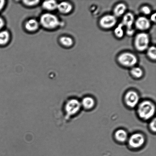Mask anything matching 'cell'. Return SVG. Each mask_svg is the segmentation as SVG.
<instances>
[{
	"label": "cell",
	"mask_w": 156,
	"mask_h": 156,
	"mask_svg": "<svg viewBox=\"0 0 156 156\" xmlns=\"http://www.w3.org/2000/svg\"><path fill=\"white\" fill-rule=\"evenodd\" d=\"M128 144L133 149H138L144 144L145 137L143 134L135 133L128 137Z\"/></svg>",
	"instance_id": "5b68a950"
},
{
	"label": "cell",
	"mask_w": 156,
	"mask_h": 156,
	"mask_svg": "<svg viewBox=\"0 0 156 156\" xmlns=\"http://www.w3.org/2000/svg\"><path fill=\"white\" fill-rule=\"evenodd\" d=\"M136 27L138 30H148L151 27V22L149 20L145 17H140L135 23Z\"/></svg>",
	"instance_id": "9c48e42d"
},
{
	"label": "cell",
	"mask_w": 156,
	"mask_h": 156,
	"mask_svg": "<svg viewBox=\"0 0 156 156\" xmlns=\"http://www.w3.org/2000/svg\"><path fill=\"white\" fill-rule=\"evenodd\" d=\"M5 22L2 18L0 17V30H1L4 27Z\"/></svg>",
	"instance_id": "d4e9b609"
},
{
	"label": "cell",
	"mask_w": 156,
	"mask_h": 156,
	"mask_svg": "<svg viewBox=\"0 0 156 156\" xmlns=\"http://www.w3.org/2000/svg\"><path fill=\"white\" fill-rule=\"evenodd\" d=\"M156 15L155 13H154L153 14L151 15V20L152 22H156Z\"/></svg>",
	"instance_id": "83f0119b"
},
{
	"label": "cell",
	"mask_w": 156,
	"mask_h": 156,
	"mask_svg": "<svg viewBox=\"0 0 156 156\" xmlns=\"http://www.w3.org/2000/svg\"><path fill=\"white\" fill-rule=\"evenodd\" d=\"M126 33L128 36H132L134 33V30L133 29H131V30H126Z\"/></svg>",
	"instance_id": "4316f807"
},
{
	"label": "cell",
	"mask_w": 156,
	"mask_h": 156,
	"mask_svg": "<svg viewBox=\"0 0 156 156\" xmlns=\"http://www.w3.org/2000/svg\"><path fill=\"white\" fill-rule=\"evenodd\" d=\"M149 37L146 33L138 34L134 39V46L140 51H143L147 50L149 48Z\"/></svg>",
	"instance_id": "277c9868"
},
{
	"label": "cell",
	"mask_w": 156,
	"mask_h": 156,
	"mask_svg": "<svg viewBox=\"0 0 156 156\" xmlns=\"http://www.w3.org/2000/svg\"><path fill=\"white\" fill-rule=\"evenodd\" d=\"M141 11L145 15H149L151 13V10L150 8L148 6H144L141 8Z\"/></svg>",
	"instance_id": "603a6c76"
},
{
	"label": "cell",
	"mask_w": 156,
	"mask_h": 156,
	"mask_svg": "<svg viewBox=\"0 0 156 156\" xmlns=\"http://www.w3.org/2000/svg\"><path fill=\"white\" fill-rule=\"evenodd\" d=\"M126 10V6L123 3H120L117 4L114 8V13L115 17L122 16L125 13Z\"/></svg>",
	"instance_id": "e0dca14e"
},
{
	"label": "cell",
	"mask_w": 156,
	"mask_h": 156,
	"mask_svg": "<svg viewBox=\"0 0 156 156\" xmlns=\"http://www.w3.org/2000/svg\"><path fill=\"white\" fill-rule=\"evenodd\" d=\"M81 106L86 110H90L94 108L95 102L93 98L87 96L84 98L81 102Z\"/></svg>",
	"instance_id": "5bb4252c"
},
{
	"label": "cell",
	"mask_w": 156,
	"mask_h": 156,
	"mask_svg": "<svg viewBox=\"0 0 156 156\" xmlns=\"http://www.w3.org/2000/svg\"><path fill=\"white\" fill-rule=\"evenodd\" d=\"M118 61L121 65L128 68H133L138 62L136 56L130 52L122 53L118 58Z\"/></svg>",
	"instance_id": "3957f363"
},
{
	"label": "cell",
	"mask_w": 156,
	"mask_h": 156,
	"mask_svg": "<svg viewBox=\"0 0 156 156\" xmlns=\"http://www.w3.org/2000/svg\"><path fill=\"white\" fill-rule=\"evenodd\" d=\"M73 9V6L71 3L66 1L58 3L57 10L60 13L67 14L70 13Z\"/></svg>",
	"instance_id": "7c38bea8"
},
{
	"label": "cell",
	"mask_w": 156,
	"mask_h": 156,
	"mask_svg": "<svg viewBox=\"0 0 156 156\" xmlns=\"http://www.w3.org/2000/svg\"><path fill=\"white\" fill-rule=\"evenodd\" d=\"M124 101L125 104L128 107L134 108L138 105L140 101V96L136 92L130 90L125 94Z\"/></svg>",
	"instance_id": "8992f818"
},
{
	"label": "cell",
	"mask_w": 156,
	"mask_h": 156,
	"mask_svg": "<svg viewBox=\"0 0 156 156\" xmlns=\"http://www.w3.org/2000/svg\"><path fill=\"white\" fill-rule=\"evenodd\" d=\"M131 74L134 77L139 79L143 76L144 73L141 68L139 67H134L131 70Z\"/></svg>",
	"instance_id": "d6986e66"
},
{
	"label": "cell",
	"mask_w": 156,
	"mask_h": 156,
	"mask_svg": "<svg viewBox=\"0 0 156 156\" xmlns=\"http://www.w3.org/2000/svg\"><path fill=\"white\" fill-rule=\"evenodd\" d=\"M117 23V18L114 15H105L101 18L99 25L102 28L109 29L112 28Z\"/></svg>",
	"instance_id": "ba28073f"
},
{
	"label": "cell",
	"mask_w": 156,
	"mask_h": 156,
	"mask_svg": "<svg viewBox=\"0 0 156 156\" xmlns=\"http://www.w3.org/2000/svg\"><path fill=\"white\" fill-rule=\"evenodd\" d=\"M10 40V33L7 30H2L0 31V45H7Z\"/></svg>",
	"instance_id": "2e32d148"
},
{
	"label": "cell",
	"mask_w": 156,
	"mask_h": 156,
	"mask_svg": "<svg viewBox=\"0 0 156 156\" xmlns=\"http://www.w3.org/2000/svg\"><path fill=\"white\" fill-rule=\"evenodd\" d=\"M124 27L123 24L121 23L115 29L114 33L115 35L117 37L121 38L123 37L124 35V30H123Z\"/></svg>",
	"instance_id": "ffe728a7"
},
{
	"label": "cell",
	"mask_w": 156,
	"mask_h": 156,
	"mask_svg": "<svg viewBox=\"0 0 156 156\" xmlns=\"http://www.w3.org/2000/svg\"><path fill=\"white\" fill-rule=\"evenodd\" d=\"M114 137L117 141L123 143L128 140V134L126 131L123 129H119L115 133Z\"/></svg>",
	"instance_id": "4fadbf2b"
},
{
	"label": "cell",
	"mask_w": 156,
	"mask_h": 156,
	"mask_svg": "<svg viewBox=\"0 0 156 156\" xmlns=\"http://www.w3.org/2000/svg\"><path fill=\"white\" fill-rule=\"evenodd\" d=\"M40 26L39 21L34 18H31L26 21L24 28L27 31L33 33L39 30Z\"/></svg>",
	"instance_id": "30bf717a"
},
{
	"label": "cell",
	"mask_w": 156,
	"mask_h": 156,
	"mask_svg": "<svg viewBox=\"0 0 156 156\" xmlns=\"http://www.w3.org/2000/svg\"><path fill=\"white\" fill-rule=\"evenodd\" d=\"M135 22L134 15L131 13H127L124 16L122 23L124 27H126V30L133 28V25Z\"/></svg>",
	"instance_id": "8fae6325"
},
{
	"label": "cell",
	"mask_w": 156,
	"mask_h": 156,
	"mask_svg": "<svg viewBox=\"0 0 156 156\" xmlns=\"http://www.w3.org/2000/svg\"><path fill=\"white\" fill-rule=\"evenodd\" d=\"M149 128H150L151 131L154 132H155L156 131V119L154 118L153 120L151 121L149 124Z\"/></svg>",
	"instance_id": "cb8c5ba5"
},
{
	"label": "cell",
	"mask_w": 156,
	"mask_h": 156,
	"mask_svg": "<svg viewBox=\"0 0 156 156\" xmlns=\"http://www.w3.org/2000/svg\"><path fill=\"white\" fill-rule=\"evenodd\" d=\"M59 41L61 45L65 47H71L74 44V41L73 39L69 36L61 37L59 38Z\"/></svg>",
	"instance_id": "ac0fdd59"
},
{
	"label": "cell",
	"mask_w": 156,
	"mask_h": 156,
	"mask_svg": "<svg viewBox=\"0 0 156 156\" xmlns=\"http://www.w3.org/2000/svg\"><path fill=\"white\" fill-rule=\"evenodd\" d=\"M147 54L150 58L155 60L156 58V48L155 46H151L147 49Z\"/></svg>",
	"instance_id": "44dd1931"
},
{
	"label": "cell",
	"mask_w": 156,
	"mask_h": 156,
	"mask_svg": "<svg viewBox=\"0 0 156 156\" xmlns=\"http://www.w3.org/2000/svg\"><path fill=\"white\" fill-rule=\"evenodd\" d=\"M81 102L77 99L69 100L66 105V112L68 116H73L77 114L81 108Z\"/></svg>",
	"instance_id": "52a82bcc"
},
{
	"label": "cell",
	"mask_w": 156,
	"mask_h": 156,
	"mask_svg": "<svg viewBox=\"0 0 156 156\" xmlns=\"http://www.w3.org/2000/svg\"><path fill=\"white\" fill-rule=\"evenodd\" d=\"M39 1L36 0V1H23V4L24 5L27 6V7H33L37 5L40 2Z\"/></svg>",
	"instance_id": "7402d4cb"
},
{
	"label": "cell",
	"mask_w": 156,
	"mask_h": 156,
	"mask_svg": "<svg viewBox=\"0 0 156 156\" xmlns=\"http://www.w3.org/2000/svg\"><path fill=\"white\" fill-rule=\"evenodd\" d=\"M39 22L40 25L47 30H54L63 25L57 16L50 13L43 14Z\"/></svg>",
	"instance_id": "7a4b0ae2"
},
{
	"label": "cell",
	"mask_w": 156,
	"mask_h": 156,
	"mask_svg": "<svg viewBox=\"0 0 156 156\" xmlns=\"http://www.w3.org/2000/svg\"><path fill=\"white\" fill-rule=\"evenodd\" d=\"M58 3L55 1H46L42 3L43 9L48 12L53 11L57 10Z\"/></svg>",
	"instance_id": "9a60e30c"
},
{
	"label": "cell",
	"mask_w": 156,
	"mask_h": 156,
	"mask_svg": "<svg viewBox=\"0 0 156 156\" xmlns=\"http://www.w3.org/2000/svg\"><path fill=\"white\" fill-rule=\"evenodd\" d=\"M5 5V1L4 0H0V11L2 10Z\"/></svg>",
	"instance_id": "484cf974"
},
{
	"label": "cell",
	"mask_w": 156,
	"mask_h": 156,
	"mask_svg": "<svg viewBox=\"0 0 156 156\" xmlns=\"http://www.w3.org/2000/svg\"><path fill=\"white\" fill-rule=\"evenodd\" d=\"M155 105L150 101H143L137 105V114L140 119L144 120L152 118L155 115Z\"/></svg>",
	"instance_id": "6da1fadb"
}]
</instances>
